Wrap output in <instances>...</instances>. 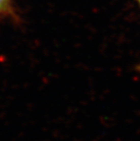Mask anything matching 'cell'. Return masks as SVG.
<instances>
[{
  "label": "cell",
  "instance_id": "obj_3",
  "mask_svg": "<svg viewBox=\"0 0 140 141\" xmlns=\"http://www.w3.org/2000/svg\"><path fill=\"white\" fill-rule=\"evenodd\" d=\"M138 69H139V72H140V65H139V67H138Z\"/></svg>",
  "mask_w": 140,
  "mask_h": 141
},
{
  "label": "cell",
  "instance_id": "obj_1",
  "mask_svg": "<svg viewBox=\"0 0 140 141\" xmlns=\"http://www.w3.org/2000/svg\"><path fill=\"white\" fill-rule=\"evenodd\" d=\"M10 0H0V12H2L9 4Z\"/></svg>",
  "mask_w": 140,
  "mask_h": 141
},
{
  "label": "cell",
  "instance_id": "obj_2",
  "mask_svg": "<svg viewBox=\"0 0 140 141\" xmlns=\"http://www.w3.org/2000/svg\"><path fill=\"white\" fill-rule=\"evenodd\" d=\"M136 3L138 4V6L140 7V0H136Z\"/></svg>",
  "mask_w": 140,
  "mask_h": 141
}]
</instances>
